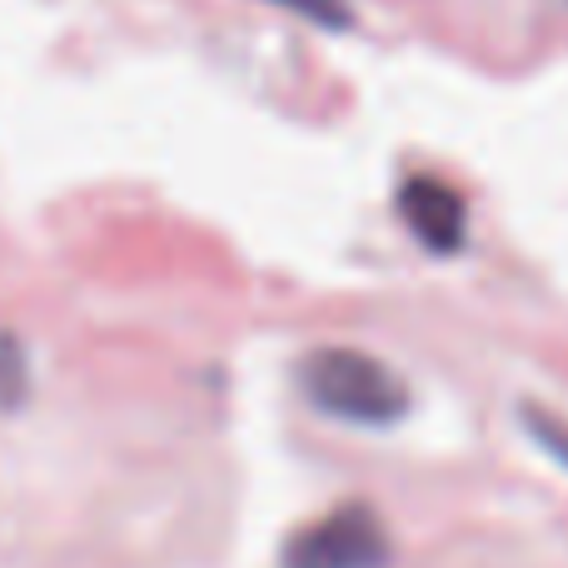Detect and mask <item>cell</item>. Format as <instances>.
<instances>
[{
	"label": "cell",
	"instance_id": "cell-1",
	"mask_svg": "<svg viewBox=\"0 0 568 568\" xmlns=\"http://www.w3.org/2000/svg\"><path fill=\"white\" fill-rule=\"evenodd\" d=\"M300 389L329 419L369 424V429L404 419V409H409V384L384 359H374L364 349H344V344H324V349L304 354Z\"/></svg>",
	"mask_w": 568,
	"mask_h": 568
},
{
	"label": "cell",
	"instance_id": "cell-2",
	"mask_svg": "<svg viewBox=\"0 0 568 568\" xmlns=\"http://www.w3.org/2000/svg\"><path fill=\"white\" fill-rule=\"evenodd\" d=\"M389 534L369 504H339L284 544V568H384Z\"/></svg>",
	"mask_w": 568,
	"mask_h": 568
},
{
	"label": "cell",
	"instance_id": "cell-3",
	"mask_svg": "<svg viewBox=\"0 0 568 568\" xmlns=\"http://www.w3.org/2000/svg\"><path fill=\"white\" fill-rule=\"evenodd\" d=\"M399 215H404V225L414 230V240H419V245H429L434 255H454V250L464 245V230H469L464 195L454 185H444V180H434V175L404 180Z\"/></svg>",
	"mask_w": 568,
	"mask_h": 568
},
{
	"label": "cell",
	"instance_id": "cell-4",
	"mask_svg": "<svg viewBox=\"0 0 568 568\" xmlns=\"http://www.w3.org/2000/svg\"><path fill=\"white\" fill-rule=\"evenodd\" d=\"M30 384V369H26V349L10 329H0V404H16Z\"/></svg>",
	"mask_w": 568,
	"mask_h": 568
},
{
	"label": "cell",
	"instance_id": "cell-5",
	"mask_svg": "<svg viewBox=\"0 0 568 568\" xmlns=\"http://www.w3.org/2000/svg\"><path fill=\"white\" fill-rule=\"evenodd\" d=\"M524 424H529V434L554 454V459H564V464H568V424H564V419H554L549 409L529 404V409H524Z\"/></svg>",
	"mask_w": 568,
	"mask_h": 568
},
{
	"label": "cell",
	"instance_id": "cell-6",
	"mask_svg": "<svg viewBox=\"0 0 568 568\" xmlns=\"http://www.w3.org/2000/svg\"><path fill=\"white\" fill-rule=\"evenodd\" d=\"M280 6L300 10V16L320 20V26H349V6L344 0H280Z\"/></svg>",
	"mask_w": 568,
	"mask_h": 568
}]
</instances>
